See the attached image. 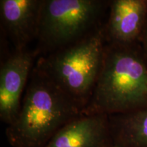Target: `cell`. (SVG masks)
<instances>
[{"label": "cell", "instance_id": "1", "mask_svg": "<svg viewBox=\"0 0 147 147\" xmlns=\"http://www.w3.org/2000/svg\"><path fill=\"white\" fill-rule=\"evenodd\" d=\"M147 107V63L140 44L108 43L94 90L82 115H114Z\"/></svg>", "mask_w": 147, "mask_h": 147}, {"label": "cell", "instance_id": "2", "mask_svg": "<svg viewBox=\"0 0 147 147\" xmlns=\"http://www.w3.org/2000/svg\"><path fill=\"white\" fill-rule=\"evenodd\" d=\"M81 115L80 108L35 65L17 118L5 129L7 140L12 147H45Z\"/></svg>", "mask_w": 147, "mask_h": 147}, {"label": "cell", "instance_id": "3", "mask_svg": "<svg viewBox=\"0 0 147 147\" xmlns=\"http://www.w3.org/2000/svg\"><path fill=\"white\" fill-rule=\"evenodd\" d=\"M106 45L104 23L79 41L39 57L35 65L82 112L100 74Z\"/></svg>", "mask_w": 147, "mask_h": 147}, {"label": "cell", "instance_id": "4", "mask_svg": "<svg viewBox=\"0 0 147 147\" xmlns=\"http://www.w3.org/2000/svg\"><path fill=\"white\" fill-rule=\"evenodd\" d=\"M110 1L43 0L36 47L41 57L79 41L105 23Z\"/></svg>", "mask_w": 147, "mask_h": 147}, {"label": "cell", "instance_id": "5", "mask_svg": "<svg viewBox=\"0 0 147 147\" xmlns=\"http://www.w3.org/2000/svg\"><path fill=\"white\" fill-rule=\"evenodd\" d=\"M39 57L35 49L14 51L0 67V119L10 125L15 121L29 78Z\"/></svg>", "mask_w": 147, "mask_h": 147}, {"label": "cell", "instance_id": "6", "mask_svg": "<svg viewBox=\"0 0 147 147\" xmlns=\"http://www.w3.org/2000/svg\"><path fill=\"white\" fill-rule=\"evenodd\" d=\"M104 23L106 42L140 44L147 23V0H110Z\"/></svg>", "mask_w": 147, "mask_h": 147}, {"label": "cell", "instance_id": "7", "mask_svg": "<svg viewBox=\"0 0 147 147\" xmlns=\"http://www.w3.org/2000/svg\"><path fill=\"white\" fill-rule=\"evenodd\" d=\"M43 0H1V27L10 39L14 51L28 49L36 40Z\"/></svg>", "mask_w": 147, "mask_h": 147}, {"label": "cell", "instance_id": "8", "mask_svg": "<svg viewBox=\"0 0 147 147\" xmlns=\"http://www.w3.org/2000/svg\"><path fill=\"white\" fill-rule=\"evenodd\" d=\"M112 141L108 115H81L60 129L45 147H105Z\"/></svg>", "mask_w": 147, "mask_h": 147}, {"label": "cell", "instance_id": "9", "mask_svg": "<svg viewBox=\"0 0 147 147\" xmlns=\"http://www.w3.org/2000/svg\"><path fill=\"white\" fill-rule=\"evenodd\" d=\"M108 118L114 143L121 147H147V107Z\"/></svg>", "mask_w": 147, "mask_h": 147}, {"label": "cell", "instance_id": "10", "mask_svg": "<svg viewBox=\"0 0 147 147\" xmlns=\"http://www.w3.org/2000/svg\"><path fill=\"white\" fill-rule=\"evenodd\" d=\"M140 45L141 47H142L145 59H146L147 63V23L146 27H145L144 33H143L142 39H141Z\"/></svg>", "mask_w": 147, "mask_h": 147}, {"label": "cell", "instance_id": "11", "mask_svg": "<svg viewBox=\"0 0 147 147\" xmlns=\"http://www.w3.org/2000/svg\"><path fill=\"white\" fill-rule=\"evenodd\" d=\"M105 147H121V146H119V145L116 144L115 143H114L113 141H112L111 142L109 143V144H108L107 146H105Z\"/></svg>", "mask_w": 147, "mask_h": 147}]
</instances>
